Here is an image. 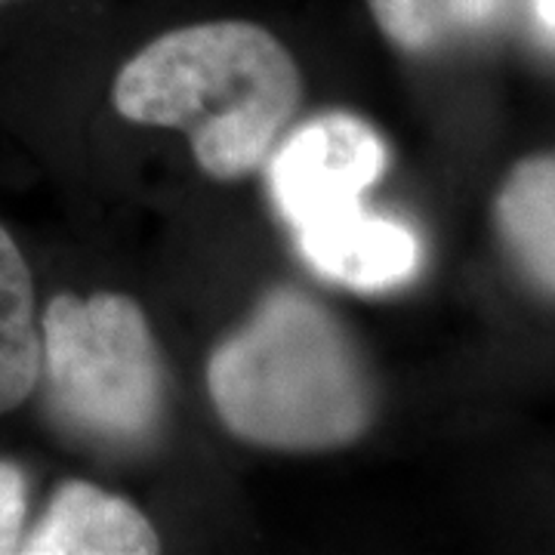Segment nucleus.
<instances>
[{"instance_id":"1","label":"nucleus","mask_w":555,"mask_h":555,"mask_svg":"<svg viewBox=\"0 0 555 555\" xmlns=\"http://www.w3.org/2000/svg\"><path fill=\"white\" fill-rule=\"evenodd\" d=\"M302 100L287 47L254 22H201L167 31L120 68V118L182 130L198 167L241 179L272 155Z\"/></svg>"},{"instance_id":"2","label":"nucleus","mask_w":555,"mask_h":555,"mask_svg":"<svg viewBox=\"0 0 555 555\" xmlns=\"http://www.w3.org/2000/svg\"><path fill=\"white\" fill-rule=\"evenodd\" d=\"M222 426L272 451H334L374 423V383L356 339L327 306L272 291L207 361Z\"/></svg>"},{"instance_id":"3","label":"nucleus","mask_w":555,"mask_h":555,"mask_svg":"<svg viewBox=\"0 0 555 555\" xmlns=\"http://www.w3.org/2000/svg\"><path fill=\"white\" fill-rule=\"evenodd\" d=\"M47 408L68 433L102 448H139L164 420L158 339L137 299L60 294L40 321Z\"/></svg>"},{"instance_id":"4","label":"nucleus","mask_w":555,"mask_h":555,"mask_svg":"<svg viewBox=\"0 0 555 555\" xmlns=\"http://www.w3.org/2000/svg\"><path fill=\"white\" fill-rule=\"evenodd\" d=\"M386 170V145L367 120L331 112L297 127L278 145L269 185L291 229L361 204Z\"/></svg>"},{"instance_id":"5","label":"nucleus","mask_w":555,"mask_h":555,"mask_svg":"<svg viewBox=\"0 0 555 555\" xmlns=\"http://www.w3.org/2000/svg\"><path fill=\"white\" fill-rule=\"evenodd\" d=\"M294 232L299 254L318 275L361 294L392 291L420 269V241L414 232L396 219L364 210V204L312 219Z\"/></svg>"},{"instance_id":"6","label":"nucleus","mask_w":555,"mask_h":555,"mask_svg":"<svg viewBox=\"0 0 555 555\" xmlns=\"http://www.w3.org/2000/svg\"><path fill=\"white\" fill-rule=\"evenodd\" d=\"M20 550L28 555H152L160 540L130 500L90 481H65Z\"/></svg>"},{"instance_id":"7","label":"nucleus","mask_w":555,"mask_h":555,"mask_svg":"<svg viewBox=\"0 0 555 555\" xmlns=\"http://www.w3.org/2000/svg\"><path fill=\"white\" fill-rule=\"evenodd\" d=\"M494 217L509 257L555 297V155L518 160L496 195Z\"/></svg>"},{"instance_id":"8","label":"nucleus","mask_w":555,"mask_h":555,"mask_svg":"<svg viewBox=\"0 0 555 555\" xmlns=\"http://www.w3.org/2000/svg\"><path fill=\"white\" fill-rule=\"evenodd\" d=\"M35 281L20 244L0 222V414L16 411L40 383Z\"/></svg>"},{"instance_id":"9","label":"nucleus","mask_w":555,"mask_h":555,"mask_svg":"<svg viewBox=\"0 0 555 555\" xmlns=\"http://www.w3.org/2000/svg\"><path fill=\"white\" fill-rule=\"evenodd\" d=\"M503 7L506 0H367L379 31L404 53H433L451 40L476 35Z\"/></svg>"},{"instance_id":"10","label":"nucleus","mask_w":555,"mask_h":555,"mask_svg":"<svg viewBox=\"0 0 555 555\" xmlns=\"http://www.w3.org/2000/svg\"><path fill=\"white\" fill-rule=\"evenodd\" d=\"M28 513V481L16 463L0 460V555L16 553L22 546Z\"/></svg>"},{"instance_id":"11","label":"nucleus","mask_w":555,"mask_h":555,"mask_svg":"<svg viewBox=\"0 0 555 555\" xmlns=\"http://www.w3.org/2000/svg\"><path fill=\"white\" fill-rule=\"evenodd\" d=\"M537 13L550 28H555V0H537Z\"/></svg>"},{"instance_id":"12","label":"nucleus","mask_w":555,"mask_h":555,"mask_svg":"<svg viewBox=\"0 0 555 555\" xmlns=\"http://www.w3.org/2000/svg\"><path fill=\"white\" fill-rule=\"evenodd\" d=\"M3 3H10V0H0V7H3Z\"/></svg>"}]
</instances>
